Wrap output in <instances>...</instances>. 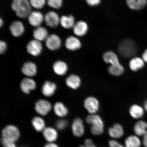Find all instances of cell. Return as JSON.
<instances>
[{"label":"cell","mask_w":147,"mask_h":147,"mask_svg":"<svg viewBox=\"0 0 147 147\" xmlns=\"http://www.w3.org/2000/svg\"><path fill=\"white\" fill-rule=\"evenodd\" d=\"M119 54L123 57H133L136 54L138 49L136 44L133 40L124 39L121 42L117 49Z\"/></svg>","instance_id":"1"},{"label":"cell","mask_w":147,"mask_h":147,"mask_svg":"<svg viewBox=\"0 0 147 147\" xmlns=\"http://www.w3.org/2000/svg\"><path fill=\"white\" fill-rule=\"evenodd\" d=\"M86 121L90 125V131L93 135L98 136L103 133L104 123L100 115L96 114L88 115L86 117Z\"/></svg>","instance_id":"2"},{"label":"cell","mask_w":147,"mask_h":147,"mask_svg":"<svg viewBox=\"0 0 147 147\" xmlns=\"http://www.w3.org/2000/svg\"><path fill=\"white\" fill-rule=\"evenodd\" d=\"M11 7L17 16L20 18L28 17L31 12V5L28 0H13Z\"/></svg>","instance_id":"3"},{"label":"cell","mask_w":147,"mask_h":147,"mask_svg":"<svg viewBox=\"0 0 147 147\" xmlns=\"http://www.w3.org/2000/svg\"><path fill=\"white\" fill-rule=\"evenodd\" d=\"M84 107L90 115L95 114L100 109V103L96 97L90 96L84 101Z\"/></svg>","instance_id":"4"},{"label":"cell","mask_w":147,"mask_h":147,"mask_svg":"<svg viewBox=\"0 0 147 147\" xmlns=\"http://www.w3.org/2000/svg\"><path fill=\"white\" fill-rule=\"evenodd\" d=\"M3 138L14 142L19 138L20 133L16 126L9 125L3 129L2 131Z\"/></svg>","instance_id":"5"},{"label":"cell","mask_w":147,"mask_h":147,"mask_svg":"<svg viewBox=\"0 0 147 147\" xmlns=\"http://www.w3.org/2000/svg\"><path fill=\"white\" fill-rule=\"evenodd\" d=\"M51 108L50 102L42 99L37 101L35 105V109L36 113L42 116L47 115L50 111Z\"/></svg>","instance_id":"6"},{"label":"cell","mask_w":147,"mask_h":147,"mask_svg":"<svg viewBox=\"0 0 147 147\" xmlns=\"http://www.w3.org/2000/svg\"><path fill=\"white\" fill-rule=\"evenodd\" d=\"M42 49V46L40 41L32 40L29 42L27 46V52L34 56H38L41 54Z\"/></svg>","instance_id":"7"},{"label":"cell","mask_w":147,"mask_h":147,"mask_svg":"<svg viewBox=\"0 0 147 147\" xmlns=\"http://www.w3.org/2000/svg\"><path fill=\"white\" fill-rule=\"evenodd\" d=\"M45 44L49 49L55 51L59 48L61 45V42L58 36L52 34L49 36L46 40Z\"/></svg>","instance_id":"8"},{"label":"cell","mask_w":147,"mask_h":147,"mask_svg":"<svg viewBox=\"0 0 147 147\" xmlns=\"http://www.w3.org/2000/svg\"><path fill=\"white\" fill-rule=\"evenodd\" d=\"M36 83L35 81L30 78H24L20 83V88L24 93L28 94L30 92L36 89Z\"/></svg>","instance_id":"9"},{"label":"cell","mask_w":147,"mask_h":147,"mask_svg":"<svg viewBox=\"0 0 147 147\" xmlns=\"http://www.w3.org/2000/svg\"><path fill=\"white\" fill-rule=\"evenodd\" d=\"M102 58L106 63L110 64V65L118 66L121 64L117 55L112 51L105 53L103 55Z\"/></svg>","instance_id":"10"},{"label":"cell","mask_w":147,"mask_h":147,"mask_svg":"<svg viewBox=\"0 0 147 147\" xmlns=\"http://www.w3.org/2000/svg\"><path fill=\"white\" fill-rule=\"evenodd\" d=\"M73 133L75 136L82 137L84 133V122L81 119L77 118L73 121L72 124Z\"/></svg>","instance_id":"11"},{"label":"cell","mask_w":147,"mask_h":147,"mask_svg":"<svg viewBox=\"0 0 147 147\" xmlns=\"http://www.w3.org/2000/svg\"><path fill=\"white\" fill-rule=\"evenodd\" d=\"M145 62L142 58L134 57L132 58L129 63V69L134 72H137L142 69L145 67Z\"/></svg>","instance_id":"12"},{"label":"cell","mask_w":147,"mask_h":147,"mask_svg":"<svg viewBox=\"0 0 147 147\" xmlns=\"http://www.w3.org/2000/svg\"><path fill=\"white\" fill-rule=\"evenodd\" d=\"M146 111L144 108L137 104H134L130 106L129 112L132 117L135 119H139L144 116Z\"/></svg>","instance_id":"13"},{"label":"cell","mask_w":147,"mask_h":147,"mask_svg":"<svg viewBox=\"0 0 147 147\" xmlns=\"http://www.w3.org/2000/svg\"><path fill=\"white\" fill-rule=\"evenodd\" d=\"M29 23L32 26L38 27L43 22L44 19L43 14L39 11L31 12L28 16Z\"/></svg>","instance_id":"14"},{"label":"cell","mask_w":147,"mask_h":147,"mask_svg":"<svg viewBox=\"0 0 147 147\" xmlns=\"http://www.w3.org/2000/svg\"><path fill=\"white\" fill-rule=\"evenodd\" d=\"M22 71L25 76L30 78L35 76L37 72V69L35 64L29 61L24 64L22 67Z\"/></svg>","instance_id":"15"},{"label":"cell","mask_w":147,"mask_h":147,"mask_svg":"<svg viewBox=\"0 0 147 147\" xmlns=\"http://www.w3.org/2000/svg\"><path fill=\"white\" fill-rule=\"evenodd\" d=\"M45 20L47 25L53 28L57 26L60 22L58 14L54 11H49L45 15Z\"/></svg>","instance_id":"16"},{"label":"cell","mask_w":147,"mask_h":147,"mask_svg":"<svg viewBox=\"0 0 147 147\" xmlns=\"http://www.w3.org/2000/svg\"><path fill=\"white\" fill-rule=\"evenodd\" d=\"M65 83L68 87L73 90H76L80 87L82 84V80L78 75L71 74L67 77Z\"/></svg>","instance_id":"17"},{"label":"cell","mask_w":147,"mask_h":147,"mask_svg":"<svg viewBox=\"0 0 147 147\" xmlns=\"http://www.w3.org/2000/svg\"><path fill=\"white\" fill-rule=\"evenodd\" d=\"M57 88L55 83L46 81L43 84L41 89L42 93L46 97H51L54 94Z\"/></svg>","instance_id":"18"},{"label":"cell","mask_w":147,"mask_h":147,"mask_svg":"<svg viewBox=\"0 0 147 147\" xmlns=\"http://www.w3.org/2000/svg\"><path fill=\"white\" fill-rule=\"evenodd\" d=\"M10 30L13 36L18 37L22 35L24 32L25 28L22 23L19 21H16L11 24Z\"/></svg>","instance_id":"19"},{"label":"cell","mask_w":147,"mask_h":147,"mask_svg":"<svg viewBox=\"0 0 147 147\" xmlns=\"http://www.w3.org/2000/svg\"><path fill=\"white\" fill-rule=\"evenodd\" d=\"M65 45L69 50L74 51L81 47L82 44L80 40L74 36H69L66 39Z\"/></svg>","instance_id":"20"},{"label":"cell","mask_w":147,"mask_h":147,"mask_svg":"<svg viewBox=\"0 0 147 147\" xmlns=\"http://www.w3.org/2000/svg\"><path fill=\"white\" fill-rule=\"evenodd\" d=\"M108 133L110 137L114 139H118L123 136L124 130L121 125L116 123L109 128Z\"/></svg>","instance_id":"21"},{"label":"cell","mask_w":147,"mask_h":147,"mask_svg":"<svg viewBox=\"0 0 147 147\" xmlns=\"http://www.w3.org/2000/svg\"><path fill=\"white\" fill-rule=\"evenodd\" d=\"M88 29V25L86 22L81 21L75 24L73 27V32L76 35L82 36L87 34Z\"/></svg>","instance_id":"22"},{"label":"cell","mask_w":147,"mask_h":147,"mask_svg":"<svg viewBox=\"0 0 147 147\" xmlns=\"http://www.w3.org/2000/svg\"><path fill=\"white\" fill-rule=\"evenodd\" d=\"M53 69L56 74L59 76H62L67 73L68 67L65 62L59 60L55 62L53 64Z\"/></svg>","instance_id":"23"},{"label":"cell","mask_w":147,"mask_h":147,"mask_svg":"<svg viewBox=\"0 0 147 147\" xmlns=\"http://www.w3.org/2000/svg\"><path fill=\"white\" fill-rule=\"evenodd\" d=\"M126 1L129 8L134 10H142L147 5V0H126Z\"/></svg>","instance_id":"24"},{"label":"cell","mask_w":147,"mask_h":147,"mask_svg":"<svg viewBox=\"0 0 147 147\" xmlns=\"http://www.w3.org/2000/svg\"><path fill=\"white\" fill-rule=\"evenodd\" d=\"M134 132L138 136H144L147 133V122L143 120L138 121L134 125Z\"/></svg>","instance_id":"25"},{"label":"cell","mask_w":147,"mask_h":147,"mask_svg":"<svg viewBox=\"0 0 147 147\" xmlns=\"http://www.w3.org/2000/svg\"><path fill=\"white\" fill-rule=\"evenodd\" d=\"M33 36L35 40L43 41L47 39L48 37V32L47 29L43 27H38L34 31Z\"/></svg>","instance_id":"26"},{"label":"cell","mask_w":147,"mask_h":147,"mask_svg":"<svg viewBox=\"0 0 147 147\" xmlns=\"http://www.w3.org/2000/svg\"><path fill=\"white\" fill-rule=\"evenodd\" d=\"M54 110L56 115L60 117H65L68 113L67 108L61 102H57L55 104Z\"/></svg>","instance_id":"27"},{"label":"cell","mask_w":147,"mask_h":147,"mask_svg":"<svg viewBox=\"0 0 147 147\" xmlns=\"http://www.w3.org/2000/svg\"><path fill=\"white\" fill-rule=\"evenodd\" d=\"M43 134L46 140L49 142H54L58 137L56 130L51 127L45 128L43 130Z\"/></svg>","instance_id":"28"},{"label":"cell","mask_w":147,"mask_h":147,"mask_svg":"<svg viewBox=\"0 0 147 147\" xmlns=\"http://www.w3.org/2000/svg\"><path fill=\"white\" fill-rule=\"evenodd\" d=\"M60 23L62 27L65 29L73 28L75 24V20L71 15L62 16L60 19Z\"/></svg>","instance_id":"29"},{"label":"cell","mask_w":147,"mask_h":147,"mask_svg":"<svg viewBox=\"0 0 147 147\" xmlns=\"http://www.w3.org/2000/svg\"><path fill=\"white\" fill-rule=\"evenodd\" d=\"M125 147H140L141 144L140 139L136 136H129L125 140Z\"/></svg>","instance_id":"30"},{"label":"cell","mask_w":147,"mask_h":147,"mask_svg":"<svg viewBox=\"0 0 147 147\" xmlns=\"http://www.w3.org/2000/svg\"><path fill=\"white\" fill-rule=\"evenodd\" d=\"M32 126L36 131L39 132L44 130L45 127V123L41 117H35L32 120Z\"/></svg>","instance_id":"31"},{"label":"cell","mask_w":147,"mask_h":147,"mask_svg":"<svg viewBox=\"0 0 147 147\" xmlns=\"http://www.w3.org/2000/svg\"><path fill=\"white\" fill-rule=\"evenodd\" d=\"M124 71V67L122 64L118 66L110 65L108 68V73L115 76H120L123 74Z\"/></svg>","instance_id":"32"},{"label":"cell","mask_w":147,"mask_h":147,"mask_svg":"<svg viewBox=\"0 0 147 147\" xmlns=\"http://www.w3.org/2000/svg\"><path fill=\"white\" fill-rule=\"evenodd\" d=\"M45 3L46 0H30L31 5L36 9L43 8L45 6Z\"/></svg>","instance_id":"33"},{"label":"cell","mask_w":147,"mask_h":147,"mask_svg":"<svg viewBox=\"0 0 147 147\" xmlns=\"http://www.w3.org/2000/svg\"><path fill=\"white\" fill-rule=\"evenodd\" d=\"M47 3L51 8L58 9L62 6V0H47Z\"/></svg>","instance_id":"34"},{"label":"cell","mask_w":147,"mask_h":147,"mask_svg":"<svg viewBox=\"0 0 147 147\" xmlns=\"http://www.w3.org/2000/svg\"><path fill=\"white\" fill-rule=\"evenodd\" d=\"M67 121L62 119L59 120L56 123V126L57 128L60 130H63L65 129L67 125Z\"/></svg>","instance_id":"35"},{"label":"cell","mask_w":147,"mask_h":147,"mask_svg":"<svg viewBox=\"0 0 147 147\" xmlns=\"http://www.w3.org/2000/svg\"><path fill=\"white\" fill-rule=\"evenodd\" d=\"M1 142L3 147H16L14 142L7 140L3 138L1 139Z\"/></svg>","instance_id":"36"},{"label":"cell","mask_w":147,"mask_h":147,"mask_svg":"<svg viewBox=\"0 0 147 147\" xmlns=\"http://www.w3.org/2000/svg\"><path fill=\"white\" fill-rule=\"evenodd\" d=\"M84 144H85L81 145L79 147H96L91 139H86L84 142Z\"/></svg>","instance_id":"37"},{"label":"cell","mask_w":147,"mask_h":147,"mask_svg":"<svg viewBox=\"0 0 147 147\" xmlns=\"http://www.w3.org/2000/svg\"><path fill=\"white\" fill-rule=\"evenodd\" d=\"M109 147H125L115 140H111L109 142Z\"/></svg>","instance_id":"38"},{"label":"cell","mask_w":147,"mask_h":147,"mask_svg":"<svg viewBox=\"0 0 147 147\" xmlns=\"http://www.w3.org/2000/svg\"><path fill=\"white\" fill-rule=\"evenodd\" d=\"M86 1L90 6H95L100 4L101 0H86Z\"/></svg>","instance_id":"39"},{"label":"cell","mask_w":147,"mask_h":147,"mask_svg":"<svg viewBox=\"0 0 147 147\" xmlns=\"http://www.w3.org/2000/svg\"><path fill=\"white\" fill-rule=\"evenodd\" d=\"M7 48V44L4 41H1L0 42V53L3 54L6 51Z\"/></svg>","instance_id":"40"},{"label":"cell","mask_w":147,"mask_h":147,"mask_svg":"<svg viewBox=\"0 0 147 147\" xmlns=\"http://www.w3.org/2000/svg\"><path fill=\"white\" fill-rule=\"evenodd\" d=\"M142 58L145 63H147V49L143 52L142 55Z\"/></svg>","instance_id":"41"},{"label":"cell","mask_w":147,"mask_h":147,"mask_svg":"<svg viewBox=\"0 0 147 147\" xmlns=\"http://www.w3.org/2000/svg\"><path fill=\"white\" fill-rule=\"evenodd\" d=\"M143 143L145 147H147V133L143 136Z\"/></svg>","instance_id":"42"},{"label":"cell","mask_w":147,"mask_h":147,"mask_svg":"<svg viewBox=\"0 0 147 147\" xmlns=\"http://www.w3.org/2000/svg\"><path fill=\"white\" fill-rule=\"evenodd\" d=\"M45 147H58L57 145L53 143H49L45 145Z\"/></svg>","instance_id":"43"},{"label":"cell","mask_w":147,"mask_h":147,"mask_svg":"<svg viewBox=\"0 0 147 147\" xmlns=\"http://www.w3.org/2000/svg\"><path fill=\"white\" fill-rule=\"evenodd\" d=\"M143 108H144L145 111L147 112V99L144 102Z\"/></svg>","instance_id":"44"},{"label":"cell","mask_w":147,"mask_h":147,"mask_svg":"<svg viewBox=\"0 0 147 147\" xmlns=\"http://www.w3.org/2000/svg\"><path fill=\"white\" fill-rule=\"evenodd\" d=\"M3 24V21L2 19L1 18V20H0V25H1V27L2 26Z\"/></svg>","instance_id":"45"}]
</instances>
